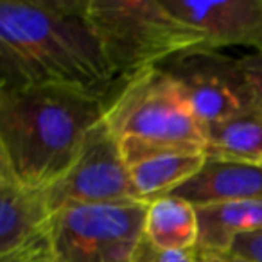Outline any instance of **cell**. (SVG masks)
Wrapping results in <instances>:
<instances>
[{
	"mask_svg": "<svg viewBox=\"0 0 262 262\" xmlns=\"http://www.w3.org/2000/svg\"><path fill=\"white\" fill-rule=\"evenodd\" d=\"M88 0L0 2V90L63 86L108 99L117 74Z\"/></svg>",
	"mask_w": 262,
	"mask_h": 262,
	"instance_id": "obj_1",
	"label": "cell"
},
{
	"mask_svg": "<svg viewBox=\"0 0 262 262\" xmlns=\"http://www.w3.org/2000/svg\"><path fill=\"white\" fill-rule=\"evenodd\" d=\"M106 97L63 86L0 90V174L43 190L79 157Z\"/></svg>",
	"mask_w": 262,
	"mask_h": 262,
	"instance_id": "obj_2",
	"label": "cell"
},
{
	"mask_svg": "<svg viewBox=\"0 0 262 262\" xmlns=\"http://www.w3.org/2000/svg\"><path fill=\"white\" fill-rule=\"evenodd\" d=\"M86 13L120 81L205 49L201 34L164 0H88Z\"/></svg>",
	"mask_w": 262,
	"mask_h": 262,
	"instance_id": "obj_3",
	"label": "cell"
},
{
	"mask_svg": "<svg viewBox=\"0 0 262 262\" xmlns=\"http://www.w3.org/2000/svg\"><path fill=\"white\" fill-rule=\"evenodd\" d=\"M104 122L119 140L205 151V131L178 83L162 67L122 79L106 99Z\"/></svg>",
	"mask_w": 262,
	"mask_h": 262,
	"instance_id": "obj_4",
	"label": "cell"
},
{
	"mask_svg": "<svg viewBox=\"0 0 262 262\" xmlns=\"http://www.w3.org/2000/svg\"><path fill=\"white\" fill-rule=\"evenodd\" d=\"M144 201L69 205L49 226L56 262H135L144 243Z\"/></svg>",
	"mask_w": 262,
	"mask_h": 262,
	"instance_id": "obj_5",
	"label": "cell"
},
{
	"mask_svg": "<svg viewBox=\"0 0 262 262\" xmlns=\"http://www.w3.org/2000/svg\"><path fill=\"white\" fill-rule=\"evenodd\" d=\"M162 69L178 83L203 131L212 124L260 106L239 58L201 49L176 56Z\"/></svg>",
	"mask_w": 262,
	"mask_h": 262,
	"instance_id": "obj_6",
	"label": "cell"
},
{
	"mask_svg": "<svg viewBox=\"0 0 262 262\" xmlns=\"http://www.w3.org/2000/svg\"><path fill=\"white\" fill-rule=\"evenodd\" d=\"M51 214L69 205L140 201L131 183L120 142L104 119L90 131L79 157L65 176L41 190Z\"/></svg>",
	"mask_w": 262,
	"mask_h": 262,
	"instance_id": "obj_7",
	"label": "cell"
},
{
	"mask_svg": "<svg viewBox=\"0 0 262 262\" xmlns=\"http://www.w3.org/2000/svg\"><path fill=\"white\" fill-rule=\"evenodd\" d=\"M178 20L201 34L205 49H262V0H164Z\"/></svg>",
	"mask_w": 262,
	"mask_h": 262,
	"instance_id": "obj_8",
	"label": "cell"
},
{
	"mask_svg": "<svg viewBox=\"0 0 262 262\" xmlns=\"http://www.w3.org/2000/svg\"><path fill=\"white\" fill-rule=\"evenodd\" d=\"M51 210L41 190H31L0 174V260L51 243Z\"/></svg>",
	"mask_w": 262,
	"mask_h": 262,
	"instance_id": "obj_9",
	"label": "cell"
},
{
	"mask_svg": "<svg viewBox=\"0 0 262 262\" xmlns=\"http://www.w3.org/2000/svg\"><path fill=\"white\" fill-rule=\"evenodd\" d=\"M169 196L196 208L262 198V165L207 158L201 171Z\"/></svg>",
	"mask_w": 262,
	"mask_h": 262,
	"instance_id": "obj_10",
	"label": "cell"
},
{
	"mask_svg": "<svg viewBox=\"0 0 262 262\" xmlns=\"http://www.w3.org/2000/svg\"><path fill=\"white\" fill-rule=\"evenodd\" d=\"M207 162L205 151L176 149L129 165V176L137 196L144 203L169 196L189 182Z\"/></svg>",
	"mask_w": 262,
	"mask_h": 262,
	"instance_id": "obj_11",
	"label": "cell"
},
{
	"mask_svg": "<svg viewBox=\"0 0 262 262\" xmlns=\"http://www.w3.org/2000/svg\"><path fill=\"white\" fill-rule=\"evenodd\" d=\"M207 158L243 164L262 160V106L212 124L205 129Z\"/></svg>",
	"mask_w": 262,
	"mask_h": 262,
	"instance_id": "obj_12",
	"label": "cell"
},
{
	"mask_svg": "<svg viewBox=\"0 0 262 262\" xmlns=\"http://www.w3.org/2000/svg\"><path fill=\"white\" fill-rule=\"evenodd\" d=\"M200 239L196 251L228 253L241 233L262 230V198L198 208Z\"/></svg>",
	"mask_w": 262,
	"mask_h": 262,
	"instance_id": "obj_13",
	"label": "cell"
},
{
	"mask_svg": "<svg viewBox=\"0 0 262 262\" xmlns=\"http://www.w3.org/2000/svg\"><path fill=\"white\" fill-rule=\"evenodd\" d=\"M144 237L160 250H196L200 239L198 208L176 196L151 201Z\"/></svg>",
	"mask_w": 262,
	"mask_h": 262,
	"instance_id": "obj_14",
	"label": "cell"
},
{
	"mask_svg": "<svg viewBox=\"0 0 262 262\" xmlns=\"http://www.w3.org/2000/svg\"><path fill=\"white\" fill-rule=\"evenodd\" d=\"M135 262H198L196 250H160L144 237Z\"/></svg>",
	"mask_w": 262,
	"mask_h": 262,
	"instance_id": "obj_15",
	"label": "cell"
},
{
	"mask_svg": "<svg viewBox=\"0 0 262 262\" xmlns=\"http://www.w3.org/2000/svg\"><path fill=\"white\" fill-rule=\"evenodd\" d=\"M228 253L250 262H262V230L237 235Z\"/></svg>",
	"mask_w": 262,
	"mask_h": 262,
	"instance_id": "obj_16",
	"label": "cell"
},
{
	"mask_svg": "<svg viewBox=\"0 0 262 262\" xmlns=\"http://www.w3.org/2000/svg\"><path fill=\"white\" fill-rule=\"evenodd\" d=\"M239 63L246 74L257 102L262 106V49L239 56Z\"/></svg>",
	"mask_w": 262,
	"mask_h": 262,
	"instance_id": "obj_17",
	"label": "cell"
},
{
	"mask_svg": "<svg viewBox=\"0 0 262 262\" xmlns=\"http://www.w3.org/2000/svg\"><path fill=\"white\" fill-rule=\"evenodd\" d=\"M0 262H56V260L51 250V243H49L45 246L34 248L31 251H26L22 255H16V257L6 258V260H0Z\"/></svg>",
	"mask_w": 262,
	"mask_h": 262,
	"instance_id": "obj_18",
	"label": "cell"
},
{
	"mask_svg": "<svg viewBox=\"0 0 262 262\" xmlns=\"http://www.w3.org/2000/svg\"><path fill=\"white\" fill-rule=\"evenodd\" d=\"M196 257L198 262H250L230 253H205V251H196Z\"/></svg>",
	"mask_w": 262,
	"mask_h": 262,
	"instance_id": "obj_19",
	"label": "cell"
},
{
	"mask_svg": "<svg viewBox=\"0 0 262 262\" xmlns=\"http://www.w3.org/2000/svg\"><path fill=\"white\" fill-rule=\"evenodd\" d=\"M258 165H262V160H260V164H258Z\"/></svg>",
	"mask_w": 262,
	"mask_h": 262,
	"instance_id": "obj_20",
	"label": "cell"
}]
</instances>
